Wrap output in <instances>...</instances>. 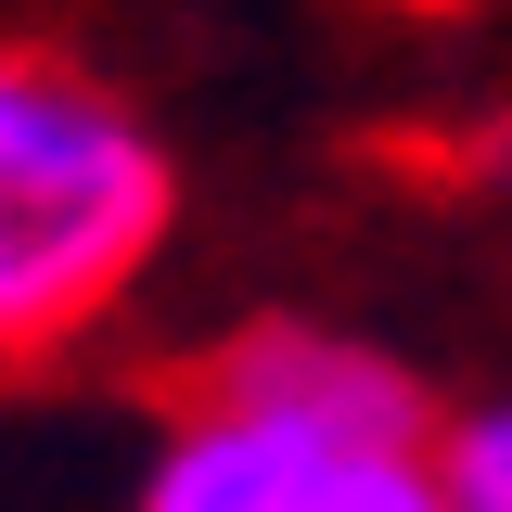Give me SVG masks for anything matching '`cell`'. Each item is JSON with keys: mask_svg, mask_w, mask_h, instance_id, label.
Instances as JSON below:
<instances>
[{"mask_svg": "<svg viewBox=\"0 0 512 512\" xmlns=\"http://www.w3.org/2000/svg\"><path fill=\"white\" fill-rule=\"evenodd\" d=\"M180 218L167 141L90 64L0 39V372L116 308Z\"/></svg>", "mask_w": 512, "mask_h": 512, "instance_id": "obj_1", "label": "cell"}, {"mask_svg": "<svg viewBox=\"0 0 512 512\" xmlns=\"http://www.w3.org/2000/svg\"><path fill=\"white\" fill-rule=\"evenodd\" d=\"M295 512H448L436 448H320L295 474Z\"/></svg>", "mask_w": 512, "mask_h": 512, "instance_id": "obj_4", "label": "cell"}, {"mask_svg": "<svg viewBox=\"0 0 512 512\" xmlns=\"http://www.w3.org/2000/svg\"><path fill=\"white\" fill-rule=\"evenodd\" d=\"M436 474H448V512H512V397L436 423Z\"/></svg>", "mask_w": 512, "mask_h": 512, "instance_id": "obj_5", "label": "cell"}, {"mask_svg": "<svg viewBox=\"0 0 512 512\" xmlns=\"http://www.w3.org/2000/svg\"><path fill=\"white\" fill-rule=\"evenodd\" d=\"M320 461V436L295 423H256L231 397H192L167 410V448H154V474H141V512H295V474Z\"/></svg>", "mask_w": 512, "mask_h": 512, "instance_id": "obj_3", "label": "cell"}, {"mask_svg": "<svg viewBox=\"0 0 512 512\" xmlns=\"http://www.w3.org/2000/svg\"><path fill=\"white\" fill-rule=\"evenodd\" d=\"M192 397H231L256 423H295L320 448H436V397L397 372L359 333H320V320H256L231 346L192 359Z\"/></svg>", "mask_w": 512, "mask_h": 512, "instance_id": "obj_2", "label": "cell"}]
</instances>
